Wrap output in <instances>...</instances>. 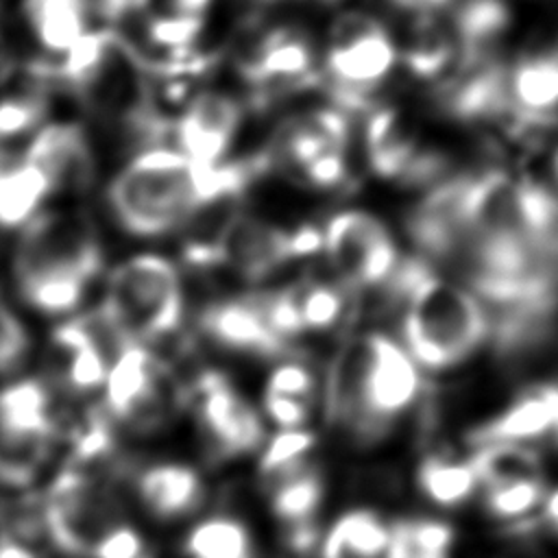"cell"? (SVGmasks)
Instances as JSON below:
<instances>
[{
	"label": "cell",
	"mask_w": 558,
	"mask_h": 558,
	"mask_svg": "<svg viewBox=\"0 0 558 558\" xmlns=\"http://www.w3.org/2000/svg\"><path fill=\"white\" fill-rule=\"evenodd\" d=\"M96 310L122 342L146 344L172 333L183 318L177 266L157 253L122 259L109 272Z\"/></svg>",
	"instance_id": "cell-6"
},
{
	"label": "cell",
	"mask_w": 558,
	"mask_h": 558,
	"mask_svg": "<svg viewBox=\"0 0 558 558\" xmlns=\"http://www.w3.org/2000/svg\"><path fill=\"white\" fill-rule=\"evenodd\" d=\"M506 558H538L534 551H512L510 556H506Z\"/></svg>",
	"instance_id": "cell-44"
},
{
	"label": "cell",
	"mask_w": 558,
	"mask_h": 558,
	"mask_svg": "<svg viewBox=\"0 0 558 558\" xmlns=\"http://www.w3.org/2000/svg\"><path fill=\"white\" fill-rule=\"evenodd\" d=\"M390 523L371 510L342 514L325 534L320 558H386Z\"/></svg>",
	"instance_id": "cell-28"
},
{
	"label": "cell",
	"mask_w": 558,
	"mask_h": 558,
	"mask_svg": "<svg viewBox=\"0 0 558 558\" xmlns=\"http://www.w3.org/2000/svg\"><path fill=\"white\" fill-rule=\"evenodd\" d=\"M305 2H314V4H336L340 0H305Z\"/></svg>",
	"instance_id": "cell-45"
},
{
	"label": "cell",
	"mask_w": 558,
	"mask_h": 558,
	"mask_svg": "<svg viewBox=\"0 0 558 558\" xmlns=\"http://www.w3.org/2000/svg\"><path fill=\"white\" fill-rule=\"evenodd\" d=\"M469 464L484 488L521 480H543V460L525 442L477 445Z\"/></svg>",
	"instance_id": "cell-29"
},
{
	"label": "cell",
	"mask_w": 558,
	"mask_h": 558,
	"mask_svg": "<svg viewBox=\"0 0 558 558\" xmlns=\"http://www.w3.org/2000/svg\"><path fill=\"white\" fill-rule=\"evenodd\" d=\"M235 68L259 100L303 89L320 78L310 35L292 24L251 26L235 50Z\"/></svg>",
	"instance_id": "cell-11"
},
{
	"label": "cell",
	"mask_w": 558,
	"mask_h": 558,
	"mask_svg": "<svg viewBox=\"0 0 558 558\" xmlns=\"http://www.w3.org/2000/svg\"><path fill=\"white\" fill-rule=\"evenodd\" d=\"M368 166L384 179L423 183L440 174L442 161L418 146L412 120L397 107H371L364 126Z\"/></svg>",
	"instance_id": "cell-15"
},
{
	"label": "cell",
	"mask_w": 558,
	"mask_h": 558,
	"mask_svg": "<svg viewBox=\"0 0 558 558\" xmlns=\"http://www.w3.org/2000/svg\"><path fill=\"white\" fill-rule=\"evenodd\" d=\"M556 440H558V434H556Z\"/></svg>",
	"instance_id": "cell-47"
},
{
	"label": "cell",
	"mask_w": 558,
	"mask_h": 558,
	"mask_svg": "<svg viewBox=\"0 0 558 558\" xmlns=\"http://www.w3.org/2000/svg\"><path fill=\"white\" fill-rule=\"evenodd\" d=\"M314 388H316L314 375L305 364L283 362L275 366L272 373L268 375L264 395H279V397L312 401Z\"/></svg>",
	"instance_id": "cell-36"
},
{
	"label": "cell",
	"mask_w": 558,
	"mask_h": 558,
	"mask_svg": "<svg viewBox=\"0 0 558 558\" xmlns=\"http://www.w3.org/2000/svg\"><path fill=\"white\" fill-rule=\"evenodd\" d=\"M41 527L54 547L74 558H140L144 543L111 488L87 469L68 466L48 486Z\"/></svg>",
	"instance_id": "cell-5"
},
{
	"label": "cell",
	"mask_w": 558,
	"mask_h": 558,
	"mask_svg": "<svg viewBox=\"0 0 558 558\" xmlns=\"http://www.w3.org/2000/svg\"><path fill=\"white\" fill-rule=\"evenodd\" d=\"M105 397L111 418L140 432L159 427L172 401L163 366L140 342H126L113 357Z\"/></svg>",
	"instance_id": "cell-13"
},
{
	"label": "cell",
	"mask_w": 558,
	"mask_h": 558,
	"mask_svg": "<svg viewBox=\"0 0 558 558\" xmlns=\"http://www.w3.org/2000/svg\"><path fill=\"white\" fill-rule=\"evenodd\" d=\"M320 253V229H286L253 214L231 211L203 244H187L185 259L194 266H225L257 281L292 259Z\"/></svg>",
	"instance_id": "cell-8"
},
{
	"label": "cell",
	"mask_w": 558,
	"mask_h": 558,
	"mask_svg": "<svg viewBox=\"0 0 558 558\" xmlns=\"http://www.w3.org/2000/svg\"><path fill=\"white\" fill-rule=\"evenodd\" d=\"M264 408L270 421L277 423L281 429L303 427V423L310 416V401L279 397V395H264Z\"/></svg>",
	"instance_id": "cell-38"
},
{
	"label": "cell",
	"mask_w": 558,
	"mask_h": 558,
	"mask_svg": "<svg viewBox=\"0 0 558 558\" xmlns=\"http://www.w3.org/2000/svg\"><path fill=\"white\" fill-rule=\"evenodd\" d=\"M140 558H148V556H140Z\"/></svg>",
	"instance_id": "cell-46"
},
{
	"label": "cell",
	"mask_w": 558,
	"mask_h": 558,
	"mask_svg": "<svg viewBox=\"0 0 558 558\" xmlns=\"http://www.w3.org/2000/svg\"><path fill=\"white\" fill-rule=\"evenodd\" d=\"M264 168V157L205 166L179 148L150 144L111 177L105 198L122 231L157 238L190 225L211 205L238 198Z\"/></svg>",
	"instance_id": "cell-1"
},
{
	"label": "cell",
	"mask_w": 558,
	"mask_h": 558,
	"mask_svg": "<svg viewBox=\"0 0 558 558\" xmlns=\"http://www.w3.org/2000/svg\"><path fill=\"white\" fill-rule=\"evenodd\" d=\"M347 292L340 281L307 275L275 292L259 294L268 323L288 340L307 331L331 329L347 310Z\"/></svg>",
	"instance_id": "cell-17"
},
{
	"label": "cell",
	"mask_w": 558,
	"mask_h": 558,
	"mask_svg": "<svg viewBox=\"0 0 558 558\" xmlns=\"http://www.w3.org/2000/svg\"><path fill=\"white\" fill-rule=\"evenodd\" d=\"M508 24L510 7L506 0H462L451 24L460 46V63L488 59Z\"/></svg>",
	"instance_id": "cell-27"
},
{
	"label": "cell",
	"mask_w": 558,
	"mask_h": 558,
	"mask_svg": "<svg viewBox=\"0 0 558 558\" xmlns=\"http://www.w3.org/2000/svg\"><path fill=\"white\" fill-rule=\"evenodd\" d=\"M510 116L525 126H547L558 120V50L536 48L506 65Z\"/></svg>",
	"instance_id": "cell-21"
},
{
	"label": "cell",
	"mask_w": 558,
	"mask_h": 558,
	"mask_svg": "<svg viewBox=\"0 0 558 558\" xmlns=\"http://www.w3.org/2000/svg\"><path fill=\"white\" fill-rule=\"evenodd\" d=\"M316 438L312 432L303 427L281 429L277 432L262 451L259 458V473L266 482L305 464L307 453L312 451Z\"/></svg>",
	"instance_id": "cell-34"
},
{
	"label": "cell",
	"mask_w": 558,
	"mask_h": 558,
	"mask_svg": "<svg viewBox=\"0 0 558 558\" xmlns=\"http://www.w3.org/2000/svg\"><path fill=\"white\" fill-rule=\"evenodd\" d=\"M94 0H17L22 28L37 50L35 63L52 68L87 31Z\"/></svg>",
	"instance_id": "cell-22"
},
{
	"label": "cell",
	"mask_w": 558,
	"mask_h": 558,
	"mask_svg": "<svg viewBox=\"0 0 558 558\" xmlns=\"http://www.w3.org/2000/svg\"><path fill=\"white\" fill-rule=\"evenodd\" d=\"M61 416L41 379L11 381L0 390V445L50 453Z\"/></svg>",
	"instance_id": "cell-18"
},
{
	"label": "cell",
	"mask_w": 558,
	"mask_h": 558,
	"mask_svg": "<svg viewBox=\"0 0 558 558\" xmlns=\"http://www.w3.org/2000/svg\"><path fill=\"white\" fill-rule=\"evenodd\" d=\"M545 517L554 530H558V488L545 497Z\"/></svg>",
	"instance_id": "cell-41"
},
{
	"label": "cell",
	"mask_w": 558,
	"mask_h": 558,
	"mask_svg": "<svg viewBox=\"0 0 558 558\" xmlns=\"http://www.w3.org/2000/svg\"><path fill=\"white\" fill-rule=\"evenodd\" d=\"M451 527L434 519H408L390 525L386 558H447Z\"/></svg>",
	"instance_id": "cell-33"
},
{
	"label": "cell",
	"mask_w": 558,
	"mask_h": 558,
	"mask_svg": "<svg viewBox=\"0 0 558 558\" xmlns=\"http://www.w3.org/2000/svg\"><path fill=\"white\" fill-rule=\"evenodd\" d=\"M11 536V532L7 530V523H4V517H2V512H0V547L4 545V541Z\"/></svg>",
	"instance_id": "cell-43"
},
{
	"label": "cell",
	"mask_w": 558,
	"mask_h": 558,
	"mask_svg": "<svg viewBox=\"0 0 558 558\" xmlns=\"http://www.w3.org/2000/svg\"><path fill=\"white\" fill-rule=\"evenodd\" d=\"M549 179H551L554 187L558 190V142L549 153Z\"/></svg>",
	"instance_id": "cell-42"
},
{
	"label": "cell",
	"mask_w": 558,
	"mask_h": 558,
	"mask_svg": "<svg viewBox=\"0 0 558 558\" xmlns=\"http://www.w3.org/2000/svg\"><path fill=\"white\" fill-rule=\"evenodd\" d=\"M349 113L333 107L286 118L270 142L266 166H275L316 190H338L349 183Z\"/></svg>",
	"instance_id": "cell-9"
},
{
	"label": "cell",
	"mask_w": 558,
	"mask_h": 558,
	"mask_svg": "<svg viewBox=\"0 0 558 558\" xmlns=\"http://www.w3.org/2000/svg\"><path fill=\"white\" fill-rule=\"evenodd\" d=\"M320 499V473L307 466V462L270 480V508L288 527L310 525L318 512Z\"/></svg>",
	"instance_id": "cell-30"
},
{
	"label": "cell",
	"mask_w": 558,
	"mask_h": 558,
	"mask_svg": "<svg viewBox=\"0 0 558 558\" xmlns=\"http://www.w3.org/2000/svg\"><path fill=\"white\" fill-rule=\"evenodd\" d=\"M98 310L57 325L48 340L52 379L72 395L105 386L109 366L124 347Z\"/></svg>",
	"instance_id": "cell-12"
},
{
	"label": "cell",
	"mask_w": 558,
	"mask_h": 558,
	"mask_svg": "<svg viewBox=\"0 0 558 558\" xmlns=\"http://www.w3.org/2000/svg\"><path fill=\"white\" fill-rule=\"evenodd\" d=\"M198 327L211 342L231 351L277 355L286 349V338L268 323L259 292L209 303L198 316Z\"/></svg>",
	"instance_id": "cell-20"
},
{
	"label": "cell",
	"mask_w": 558,
	"mask_h": 558,
	"mask_svg": "<svg viewBox=\"0 0 558 558\" xmlns=\"http://www.w3.org/2000/svg\"><path fill=\"white\" fill-rule=\"evenodd\" d=\"M388 286L403 303L405 349L425 368L460 364L490 333L484 301L469 286L438 275L423 257L401 259Z\"/></svg>",
	"instance_id": "cell-3"
},
{
	"label": "cell",
	"mask_w": 558,
	"mask_h": 558,
	"mask_svg": "<svg viewBox=\"0 0 558 558\" xmlns=\"http://www.w3.org/2000/svg\"><path fill=\"white\" fill-rule=\"evenodd\" d=\"M545 501V480H521L486 488L484 504L497 519H521Z\"/></svg>",
	"instance_id": "cell-35"
},
{
	"label": "cell",
	"mask_w": 558,
	"mask_h": 558,
	"mask_svg": "<svg viewBox=\"0 0 558 558\" xmlns=\"http://www.w3.org/2000/svg\"><path fill=\"white\" fill-rule=\"evenodd\" d=\"M418 388V364L410 351L386 333L364 331L336 355L327 405L331 418L375 440L414 403Z\"/></svg>",
	"instance_id": "cell-4"
},
{
	"label": "cell",
	"mask_w": 558,
	"mask_h": 558,
	"mask_svg": "<svg viewBox=\"0 0 558 558\" xmlns=\"http://www.w3.org/2000/svg\"><path fill=\"white\" fill-rule=\"evenodd\" d=\"M320 253L336 281L349 292L388 283L401 264L386 222L364 209H342L329 216L320 229Z\"/></svg>",
	"instance_id": "cell-10"
},
{
	"label": "cell",
	"mask_w": 558,
	"mask_h": 558,
	"mask_svg": "<svg viewBox=\"0 0 558 558\" xmlns=\"http://www.w3.org/2000/svg\"><path fill=\"white\" fill-rule=\"evenodd\" d=\"M102 244L81 207H46L17 231L11 268L22 301L46 316L81 307L102 270Z\"/></svg>",
	"instance_id": "cell-2"
},
{
	"label": "cell",
	"mask_w": 558,
	"mask_h": 558,
	"mask_svg": "<svg viewBox=\"0 0 558 558\" xmlns=\"http://www.w3.org/2000/svg\"><path fill=\"white\" fill-rule=\"evenodd\" d=\"M545 434H558V386H541L517 397L495 418L475 427L469 440L484 442H527Z\"/></svg>",
	"instance_id": "cell-24"
},
{
	"label": "cell",
	"mask_w": 558,
	"mask_h": 558,
	"mask_svg": "<svg viewBox=\"0 0 558 558\" xmlns=\"http://www.w3.org/2000/svg\"><path fill=\"white\" fill-rule=\"evenodd\" d=\"M194 414L205 445L220 460L248 453L264 438L257 412L220 373L201 375Z\"/></svg>",
	"instance_id": "cell-14"
},
{
	"label": "cell",
	"mask_w": 558,
	"mask_h": 558,
	"mask_svg": "<svg viewBox=\"0 0 558 558\" xmlns=\"http://www.w3.org/2000/svg\"><path fill=\"white\" fill-rule=\"evenodd\" d=\"M244 109L235 96L218 89H201L172 120L170 135L177 148L190 159L218 166L240 131Z\"/></svg>",
	"instance_id": "cell-16"
},
{
	"label": "cell",
	"mask_w": 558,
	"mask_h": 558,
	"mask_svg": "<svg viewBox=\"0 0 558 558\" xmlns=\"http://www.w3.org/2000/svg\"><path fill=\"white\" fill-rule=\"evenodd\" d=\"M28 351V333L20 318L0 301V373L15 368Z\"/></svg>",
	"instance_id": "cell-37"
},
{
	"label": "cell",
	"mask_w": 558,
	"mask_h": 558,
	"mask_svg": "<svg viewBox=\"0 0 558 558\" xmlns=\"http://www.w3.org/2000/svg\"><path fill=\"white\" fill-rule=\"evenodd\" d=\"M57 194L50 174L24 153L0 155V231H20Z\"/></svg>",
	"instance_id": "cell-23"
},
{
	"label": "cell",
	"mask_w": 558,
	"mask_h": 558,
	"mask_svg": "<svg viewBox=\"0 0 558 558\" xmlns=\"http://www.w3.org/2000/svg\"><path fill=\"white\" fill-rule=\"evenodd\" d=\"M399 61L421 81H440L451 65L460 63L453 28L438 22L434 13H414L408 37L399 46Z\"/></svg>",
	"instance_id": "cell-25"
},
{
	"label": "cell",
	"mask_w": 558,
	"mask_h": 558,
	"mask_svg": "<svg viewBox=\"0 0 558 558\" xmlns=\"http://www.w3.org/2000/svg\"><path fill=\"white\" fill-rule=\"evenodd\" d=\"M388 2L412 13H438L440 9L449 7L453 0H388Z\"/></svg>",
	"instance_id": "cell-39"
},
{
	"label": "cell",
	"mask_w": 558,
	"mask_h": 558,
	"mask_svg": "<svg viewBox=\"0 0 558 558\" xmlns=\"http://www.w3.org/2000/svg\"><path fill=\"white\" fill-rule=\"evenodd\" d=\"M0 558H39L31 547H26L17 536H9L0 547Z\"/></svg>",
	"instance_id": "cell-40"
},
{
	"label": "cell",
	"mask_w": 558,
	"mask_h": 558,
	"mask_svg": "<svg viewBox=\"0 0 558 558\" xmlns=\"http://www.w3.org/2000/svg\"><path fill=\"white\" fill-rule=\"evenodd\" d=\"M137 495L159 519H177L192 512L203 499L198 473L185 464H155L140 473Z\"/></svg>",
	"instance_id": "cell-26"
},
{
	"label": "cell",
	"mask_w": 558,
	"mask_h": 558,
	"mask_svg": "<svg viewBox=\"0 0 558 558\" xmlns=\"http://www.w3.org/2000/svg\"><path fill=\"white\" fill-rule=\"evenodd\" d=\"M17 153H24L50 174L57 194H81L94 181V150L78 122L48 120Z\"/></svg>",
	"instance_id": "cell-19"
},
{
	"label": "cell",
	"mask_w": 558,
	"mask_h": 558,
	"mask_svg": "<svg viewBox=\"0 0 558 558\" xmlns=\"http://www.w3.org/2000/svg\"><path fill=\"white\" fill-rule=\"evenodd\" d=\"M187 558H253V543L246 527L229 517L201 521L185 538Z\"/></svg>",
	"instance_id": "cell-31"
},
{
	"label": "cell",
	"mask_w": 558,
	"mask_h": 558,
	"mask_svg": "<svg viewBox=\"0 0 558 558\" xmlns=\"http://www.w3.org/2000/svg\"><path fill=\"white\" fill-rule=\"evenodd\" d=\"M399 63V44L390 28L362 11L342 13L329 31L320 81L347 113L371 109L373 92Z\"/></svg>",
	"instance_id": "cell-7"
},
{
	"label": "cell",
	"mask_w": 558,
	"mask_h": 558,
	"mask_svg": "<svg viewBox=\"0 0 558 558\" xmlns=\"http://www.w3.org/2000/svg\"><path fill=\"white\" fill-rule=\"evenodd\" d=\"M477 484L480 482L469 460L460 462L429 456L418 466V486L425 497L438 506H458L466 501Z\"/></svg>",
	"instance_id": "cell-32"
}]
</instances>
